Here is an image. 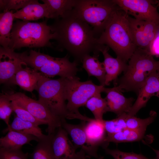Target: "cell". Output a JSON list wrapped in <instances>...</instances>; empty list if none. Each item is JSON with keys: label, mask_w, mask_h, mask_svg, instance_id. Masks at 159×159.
<instances>
[{"label": "cell", "mask_w": 159, "mask_h": 159, "mask_svg": "<svg viewBox=\"0 0 159 159\" xmlns=\"http://www.w3.org/2000/svg\"><path fill=\"white\" fill-rule=\"evenodd\" d=\"M59 50H66L78 64L92 52L99 55L101 45L92 28L78 17L73 9L49 25Z\"/></svg>", "instance_id": "6da1fadb"}, {"label": "cell", "mask_w": 159, "mask_h": 159, "mask_svg": "<svg viewBox=\"0 0 159 159\" xmlns=\"http://www.w3.org/2000/svg\"><path fill=\"white\" fill-rule=\"evenodd\" d=\"M127 15L120 9L116 11L98 39L99 44L110 48L117 58L126 62L137 47L130 32Z\"/></svg>", "instance_id": "7a4b0ae2"}, {"label": "cell", "mask_w": 159, "mask_h": 159, "mask_svg": "<svg viewBox=\"0 0 159 159\" xmlns=\"http://www.w3.org/2000/svg\"><path fill=\"white\" fill-rule=\"evenodd\" d=\"M128 61L126 70L115 85L123 91H133L137 95L148 78L159 70V61L155 60L149 52L137 47Z\"/></svg>", "instance_id": "3957f363"}, {"label": "cell", "mask_w": 159, "mask_h": 159, "mask_svg": "<svg viewBox=\"0 0 159 159\" xmlns=\"http://www.w3.org/2000/svg\"><path fill=\"white\" fill-rule=\"evenodd\" d=\"M53 38L46 20L37 22L18 20L13 24L9 48L14 50L24 47L53 48L50 41Z\"/></svg>", "instance_id": "277c9868"}, {"label": "cell", "mask_w": 159, "mask_h": 159, "mask_svg": "<svg viewBox=\"0 0 159 159\" xmlns=\"http://www.w3.org/2000/svg\"><path fill=\"white\" fill-rule=\"evenodd\" d=\"M120 9L112 0H77L73 10L92 28L99 38L115 12Z\"/></svg>", "instance_id": "5b68a950"}, {"label": "cell", "mask_w": 159, "mask_h": 159, "mask_svg": "<svg viewBox=\"0 0 159 159\" xmlns=\"http://www.w3.org/2000/svg\"><path fill=\"white\" fill-rule=\"evenodd\" d=\"M63 80L64 97L65 101L67 100L68 115L80 113L79 108L85 106L88 100L95 94L103 92L105 87L95 84L90 80L81 81L76 76L63 78Z\"/></svg>", "instance_id": "8992f818"}, {"label": "cell", "mask_w": 159, "mask_h": 159, "mask_svg": "<svg viewBox=\"0 0 159 159\" xmlns=\"http://www.w3.org/2000/svg\"><path fill=\"white\" fill-rule=\"evenodd\" d=\"M63 78L52 79L44 76L35 90L38 100L54 115L65 119L68 114L63 94Z\"/></svg>", "instance_id": "52a82bcc"}, {"label": "cell", "mask_w": 159, "mask_h": 159, "mask_svg": "<svg viewBox=\"0 0 159 159\" xmlns=\"http://www.w3.org/2000/svg\"><path fill=\"white\" fill-rule=\"evenodd\" d=\"M3 94L10 101H13L25 109L39 120L47 125L46 132L48 135L54 133L62 126V119L53 114L50 110L38 100H36L21 92L4 93Z\"/></svg>", "instance_id": "ba28073f"}, {"label": "cell", "mask_w": 159, "mask_h": 159, "mask_svg": "<svg viewBox=\"0 0 159 159\" xmlns=\"http://www.w3.org/2000/svg\"><path fill=\"white\" fill-rule=\"evenodd\" d=\"M127 18L130 32L136 47L150 52L153 44L159 34V23L136 19L127 14Z\"/></svg>", "instance_id": "9c48e42d"}, {"label": "cell", "mask_w": 159, "mask_h": 159, "mask_svg": "<svg viewBox=\"0 0 159 159\" xmlns=\"http://www.w3.org/2000/svg\"><path fill=\"white\" fill-rule=\"evenodd\" d=\"M43 66L39 71L49 78L56 76L60 77L71 78L75 76L80 70L79 65L74 61L71 62L68 54L63 57H55L47 55Z\"/></svg>", "instance_id": "30bf717a"}, {"label": "cell", "mask_w": 159, "mask_h": 159, "mask_svg": "<svg viewBox=\"0 0 159 159\" xmlns=\"http://www.w3.org/2000/svg\"><path fill=\"white\" fill-rule=\"evenodd\" d=\"M126 14L138 19L159 23V13L149 0H112Z\"/></svg>", "instance_id": "8fae6325"}, {"label": "cell", "mask_w": 159, "mask_h": 159, "mask_svg": "<svg viewBox=\"0 0 159 159\" xmlns=\"http://www.w3.org/2000/svg\"><path fill=\"white\" fill-rule=\"evenodd\" d=\"M24 65L26 64L20 58L19 53L10 49L1 46L0 84H8L17 72Z\"/></svg>", "instance_id": "7c38bea8"}, {"label": "cell", "mask_w": 159, "mask_h": 159, "mask_svg": "<svg viewBox=\"0 0 159 159\" xmlns=\"http://www.w3.org/2000/svg\"><path fill=\"white\" fill-rule=\"evenodd\" d=\"M138 97L127 115L135 116L142 108L145 106L149 99L154 96L159 97V72L152 73L139 90Z\"/></svg>", "instance_id": "4fadbf2b"}, {"label": "cell", "mask_w": 159, "mask_h": 159, "mask_svg": "<svg viewBox=\"0 0 159 159\" xmlns=\"http://www.w3.org/2000/svg\"><path fill=\"white\" fill-rule=\"evenodd\" d=\"M51 145L56 159H72L77 149L70 140L68 134L62 127L52 134Z\"/></svg>", "instance_id": "5bb4252c"}, {"label": "cell", "mask_w": 159, "mask_h": 159, "mask_svg": "<svg viewBox=\"0 0 159 159\" xmlns=\"http://www.w3.org/2000/svg\"><path fill=\"white\" fill-rule=\"evenodd\" d=\"M123 91L117 85L112 88L105 87L103 92L106 93L105 98L108 112H113L117 116L127 113L135 100L132 97L126 98L122 93Z\"/></svg>", "instance_id": "9a60e30c"}, {"label": "cell", "mask_w": 159, "mask_h": 159, "mask_svg": "<svg viewBox=\"0 0 159 159\" xmlns=\"http://www.w3.org/2000/svg\"><path fill=\"white\" fill-rule=\"evenodd\" d=\"M81 120L85 121V131L89 145L97 151L99 147L104 149L108 144L105 142L107 136L103 120H98L82 115Z\"/></svg>", "instance_id": "2e32d148"}, {"label": "cell", "mask_w": 159, "mask_h": 159, "mask_svg": "<svg viewBox=\"0 0 159 159\" xmlns=\"http://www.w3.org/2000/svg\"><path fill=\"white\" fill-rule=\"evenodd\" d=\"M85 121L82 120L77 125L67 123L65 120L62 122V127L71 137L74 146L77 149L80 148L89 156L97 158L98 156L97 150L89 144L85 131Z\"/></svg>", "instance_id": "e0dca14e"}, {"label": "cell", "mask_w": 159, "mask_h": 159, "mask_svg": "<svg viewBox=\"0 0 159 159\" xmlns=\"http://www.w3.org/2000/svg\"><path fill=\"white\" fill-rule=\"evenodd\" d=\"M109 47L101 45L100 50L104 57L103 63L106 72L105 85H108L112 81L116 85L118 76L126 70L128 64L122 60L112 57L108 52Z\"/></svg>", "instance_id": "ac0fdd59"}, {"label": "cell", "mask_w": 159, "mask_h": 159, "mask_svg": "<svg viewBox=\"0 0 159 159\" xmlns=\"http://www.w3.org/2000/svg\"><path fill=\"white\" fill-rule=\"evenodd\" d=\"M23 66L17 72L8 84L18 85L22 89L32 93L44 75L27 65L25 67Z\"/></svg>", "instance_id": "d6986e66"}, {"label": "cell", "mask_w": 159, "mask_h": 159, "mask_svg": "<svg viewBox=\"0 0 159 159\" xmlns=\"http://www.w3.org/2000/svg\"><path fill=\"white\" fill-rule=\"evenodd\" d=\"M13 15L15 18L25 21L37 20L44 17L49 19L46 5L37 0H31L24 8L14 13Z\"/></svg>", "instance_id": "ffe728a7"}, {"label": "cell", "mask_w": 159, "mask_h": 159, "mask_svg": "<svg viewBox=\"0 0 159 159\" xmlns=\"http://www.w3.org/2000/svg\"><path fill=\"white\" fill-rule=\"evenodd\" d=\"M39 139L32 135L9 130L5 136L0 138V147L10 150L21 149L24 145L30 144L33 140L38 142Z\"/></svg>", "instance_id": "44dd1931"}, {"label": "cell", "mask_w": 159, "mask_h": 159, "mask_svg": "<svg viewBox=\"0 0 159 159\" xmlns=\"http://www.w3.org/2000/svg\"><path fill=\"white\" fill-rule=\"evenodd\" d=\"M99 55L86 56L82 61V67L87 72L89 77L94 76L99 81L101 85L105 86L106 72L103 62L98 59Z\"/></svg>", "instance_id": "7402d4cb"}, {"label": "cell", "mask_w": 159, "mask_h": 159, "mask_svg": "<svg viewBox=\"0 0 159 159\" xmlns=\"http://www.w3.org/2000/svg\"><path fill=\"white\" fill-rule=\"evenodd\" d=\"M46 6L49 18H60L74 8L77 0H42Z\"/></svg>", "instance_id": "603a6c76"}, {"label": "cell", "mask_w": 159, "mask_h": 159, "mask_svg": "<svg viewBox=\"0 0 159 159\" xmlns=\"http://www.w3.org/2000/svg\"><path fill=\"white\" fill-rule=\"evenodd\" d=\"M9 130L32 135L39 139L43 138L45 135L42 133L39 126L31 122L23 120L16 115L14 116L11 124L3 130L2 132L6 133Z\"/></svg>", "instance_id": "cb8c5ba5"}, {"label": "cell", "mask_w": 159, "mask_h": 159, "mask_svg": "<svg viewBox=\"0 0 159 159\" xmlns=\"http://www.w3.org/2000/svg\"><path fill=\"white\" fill-rule=\"evenodd\" d=\"M14 13L12 10L0 14V44L4 48H9L11 32L15 19Z\"/></svg>", "instance_id": "d4e9b609"}, {"label": "cell", "mask_w": 159, "mask_h": 159, "mask_svg": "<svg viewBox=\"0 0 159 159\" xmlns=\"http://www.w3.org/2000/svg\"><path fill=\"white\" fill-rule=\"evenodd\" d=\"M145 131L126 128L121 132L107 135L105 142L108 144L110 142L119 143L139 141L143 138Z\"/></svg>", "instance_id": "484cf974"}, {"label": "cell", "mask_w": 159, "mask_h": 159, "mask_svg": "<svg viewBox=\"0 0 159 159\" xmlns=\"http://www.w3.org/2000/svg\"><path fill=\"white\" fill-rule=\"evenodd\" d=\"M52 136L48 134L39 139L31 155V159H56L52 147Z\"/></svg>", "instance_id": "4316f807"}, {"label": "cell", "mask_w": 159, "mask_h": 159, "mask_svg": "<svg viewBox=\"0 0 159 159\" xmlns=\"http://www.w3.org/2000/svg\"><path fill=\"white\" fill-rule=\"evenodd\" d=\"M85 106L93 114L95 119L98 120L103 119V115L108 112L107 102L103 98L101 93L95 94L87 102Z\"/></svg>", "instance_id": "83f0119b"}, {"label": "cell", "mask_w": 159, "mask_h": 159, "mask_svg": "<svg viewBox=\"0 0 159 159\" xmlns=\"http://www.w3.org/2000/svg\"><path fill=\"white\" fill-rule=\"evenodd\" d=\"M157 116L156 112L153 110L150 111L149 117L143 119L127 115L126 120L127 128L146 131L147 126L154 121Z\"/></svg>", "instance_id": "f1b7e54d"}, {"label": "cell", "mask_w": 159, "mask_h": 159, "mask_svg": "<svg viewBox=\"0 0 159 159\" xmlns=\"http://www.w3.org/2000/svg\"><path fill=\"white\" fill-rule=\"evenodd\" d=\"M127 113H124L110 120H103V122L107 135L121 132L127 128L126 120Z\"/></svg>", "instance_id": "f546056e"}, {"label": "cell", "mask_w": 159, "mask_h": 159, "mask_svg": "<svg viewBox=\"0 0 159 159\" xmlns=\"http://www.w3.org/2000/svg\"><path fill=\"white\" fill-rule=\"evenodd\" d=\"M11 102L13 111L16 116L21 119L31 122L39 126L42 125H47L46 123L36 119L25 109L18 105L14 101Z\"/></svg>", "instance_id": "4dcf8cb0"}, {"label": "cell", "mask_w": 159, "mask_h": 159, "mask_svg": "<svg viewBox=\"0 0 159 159\" xmlns=\"http://www.w3.org/2000/svg\"><path fill=\"white\" fill-rule=\"evenodd\" d=\"M13 111L11 101L3 94L0 96V119L8 126L9 125L10 116Z\"/></svg>", "instance_id": "1f68e13d"}, {"label": "cell", "mask_w": 159, "mask_h": 159, "mask_svg": "<svg viewBox=\"0 0 159 159\" xmlns=\"http://www.w3.org/2000/svg\"><path fill=\"white\" fill-rule=\"evenodd\" d=\"M31 1V0H0V10L2 11L3 12L12 10L17 11L24 8Z\"/></svg>", "instance_id": "d6a6232c"}, {"label": "cell", "mask_w": 159, "mask_h": 159, "mask_svg": "<svg viewBox=\"0 0 159 159\" xmlns=\"http://www.w3.org/2000/svg\"><path fill=\"white\" fill-rule=\"evenodd\" d=\"M104 149L106 154L112 156L114 159H154L148 158L141 153L125 152L118 149H110L107 148Z\"/></svg>", "instance_id": "836d02e7"}, {"label": "cell", "mask_w": 159, "mask_h": 159, "mask_svg": "<svg viewBox=\"0 0 159 159\" xmlns=\"http://www.w3.org/2000/svg\"><path fill=\"white\" fill-rule=\"evenodd\" d=\"M0 159H28L27 154L21 149L10 150L0 148Z\"/></svg>", "instance_id": "e575fe53"}, {"label": "cell", "mask_w": 159, "mask_h": 159, "mask_svg": "<svg viewBox=\"0 0 159 159\" xmlns=\"http://www.w3.org/2000/svg\"><path fill=\"white\" fill-rule=\"evenodd\" d=\"M86 154L82 149H80V151L77 153L76 156L72 159H87ZM104 156H101L97 159H103Z\"/></svg>", "instance_id": "d590c367"}, {"label": "cell", "mask_w": 159, "mask_h": 159, "mask_svg": "<svg viewBox=\"0 0 159 159\" xmlns=\"http://www.w3.org/2000/svg\"><path fill=\"white\" fill-rule=\"evenodd\" d=\"M152 148L156 154V157H155V159H159V150H156L153 148Z\"/></svg>", "instance_id": "8d00e7d4"}, {"label": "cell", "mask_w": 159, "mask_h": 159, "mask_svg": "<svg viewBox=\"0 0 159 159\" xmlns=\"http://www.w3.org/2000/svg\"><path fill=\"white\" fill-rule=\"evenodd\" d=\"M158 6L159 7V0L158 1Z\"/></svg>", "instance_id": "74e56055"}, {"label": "cell", "mask_w": 159, "mask_h": 159, "mask_svg": "<svg viewBox=\"0 0 159 159\" xmlns=\"http://www.w3.org/2000/svg\"><path fill=\"white\" fill-rule=\"evenodd\" d=\"M158 72H159V70H158Z\"/></svg>", "instance_id": "f35d334b"}]
</instances>
